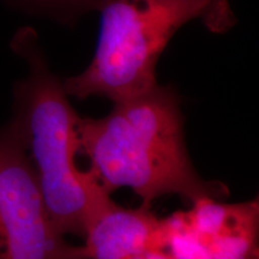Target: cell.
<instances>
[{
	"label": "cell",
	"mask_w": 259,
	"mask_h": 259,
	"mask_svg": "<svg viewBox=\"0 0 259 259\" xmlns=\"http://www.w3.org/2000/svg\"><path fill=\"white\" fill-rule=\"evenodd\" d=\"M35 14L69 19L89 10H95L101 0H11Z\"/></svg>",
	"instance_id": "cell-8"
},
{
	"label": "cell",
	"mask_w": 259,
	"mask_h": 259,
	"mask_svg": "<svg viewBox=\"0 0 259 259\" xmlns=\"http://www.w3.org/2000/svg\"><path fill=\"white\" fill-rule=\"evenodd\" d=\"M113 103L107 115L80 116L78 124L79 153L103 189L112 194L126 187L147 204L171 194L190 203L227 197L225 184L204 180L191 161L174 87L157 83Z\"/></svg>",
	"instance_id": "cell-1"
},
{
	"label": "cell",
	"mask_w": 259,
	"mask_h": 259,
	"mask_svg": "<svg viewBox=\"0 0 259 259\" xmlns=\"http://www.w3.org/2000/svg\"><path fill=\"white\" fill-rule=\"evenodd\" d=\"M126 259H174V258L171 257L169 252L163 250V248H150V250L134 254Z\"/></svg>",
	"instance_id": "cell-9"
},
{
	"label": "cell",
	"mask_w": 259,
	"mask_h": 259,
	"mask_svg": "<svg viewBox=\"0 0 259 259\" xmlns=\"http://www.w3.org/2000/svg\"><path fill=\"white\" fill-rule=\"evenodd\" d=\"M0 259H87L54 226L10 122L0 127Z\"/></svg>",
	"instance_id": "cell-4"
},
{
	"label": "cell",
	"mask_w": 259,
	"mask_h": 259,
	"mask_svg": "<svg viewBox=\"0 0 259 259\" xmlns=\"http://www.w3.org/2000/svg\"><path fill=\"white\" fill-rule=\"evenodd\" d=\"M87 259H126L150 250H164V218L150 204L125 208L112 200L92 220L83 235Z\"/></svg>",
	"instance_id": "cell-5"
},
{
	"label": "cell",
	"mask_w": 259,
	"mask_h": 259,
	"mask_svg": "<svg viewBox=\"0 0 259 259\" xmlns=\"http://www.w3.org/2000/svg\"><path fill=\"white\" fill-rule=\"evenodd\" d=\"M186 210L187 222L208 246L211 259H259L258 199L226 204L200 197Z\"/></svg>",
	"instance_id": "cell-6"
},
{
	"label": "cell",
	"mask_w": 259,
	"mask_h": 259,
	"mask_svg": "<svg viewBox=\"0 0 259 259\" xmlns=\"http://www.w3.org/2000/svg\"><path fill=\"white\" fill-rule=\"evenodd\" d=\"M100 34L85 70L64 79L70 97L102 96L112 102L138 95L158 83V60L184 25L200 21L209 30L234 25L228 0H101Z\"/></svg>",
	"instance_id": "cell-3"
},
{
	"label": "cell",
	"mask_w": 259,
	"mask_h": 259,
	"mask_svg": "<svg viewBox=\"0 0 259 259\" xmlns=\"http://www.w3.org/2000/svg\"><path fill=\"white\" fill-rule=\"evenodd\" d=\"M164 250L174 259H211L208 246L181 210L164 218Z\"/></svg>",
	"instance_id": "cell-7"
},
{
	"label": "cell",
	"mask_w": 259,
	"mask_h": 259,
	"mask_svg": "<svg viewBox=\"0 0 259 259\" xmlns=\"http://www.w3.org/2000/svg\"><path fill=\"white\" fill-rule=\"evenodd\" d=\"M11 50L27 61L28 74L14 87V126L30 162L54 226L82 236L92 220L112 202L111 193L76 162L80 116L48 65L36 31L21 28Z\"/></svg>",
	"instance_id": "cell-2"
}]
</instances>
